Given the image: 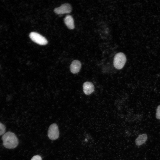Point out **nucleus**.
Wrapping results in <instances>:
<instances>
[{
	"label": "nucleus",
	"instance_id": "f257e3e1",
	"mask_svg": "<svg viewBox=\"0 0 160 160\" xmlns=\"http://www.w3.org/2000/svg\"><path fill=\"white\" fill-rule=\"evenodd\" d=\"M3 145L6 148L9 149L15 148L18 144V139L15 134L10 131L4 133L2 137Z\"/></svg>",
	"mask_w": 160,
	"mask_h": 160
},
{
	"label": "nucleus",
	"instance_id": "f03ea898",
	"mask_svg": "<svg viewBox=\"0 0 160 160\" xmlns=\"http://www.w3.org/2000/svg\"><path fill=\"white\" fill-rule=\"evenodd\" d=\"M126 61L125 55L123 53L119 52L115 55L113 60V65L117 69H122Z\"/></svg>",
	"mask_w": 160,
	"mask_h": 160
},
{
	"label": "nucleus",
	"instance_id": "7ed1b4c3",
	"mask_svg": "<svg viewBox=\"0 0 160 160\" xmlns=\"http://www.w3.org/2000/svg\"><path fill=\"white\" fill-rule=\"evenodd\" d=\"M29 36L33 41L39 45H45L48 43L47 41L44 37L36 32H31Z\"/></svg>",
	"mask_w": 160,
	"mask_h": 160
},
{
	"label": "nucleus",
	"instance_id": "20e7f679",
	"mask_svg": "<svg viewBox=\"0 0 160 160\" xmlns=\"http://www.w3.org/2000/svg\"><path fill=\"white\" fill-rule=\"evenodd\" d=\"M59 135V131L57 124L54 123L49 127L48 131V136L49 139L52 140L57 139Z\"/></svg>",
	"mask_w": 160,
	"mask_h": 160
},
{
	"label": "nucleus",
	"instance_id": "39448f33",
	"mask_svg": "<svg viewBox=\"0 0 160 160\" xmlns=\"http://www.w3.org/2000/svg\"><path fill=\"white\" fill-rule=\"evenodd\" d=\"M72 7L71 5L68 3L62 5L60 7L55 8L54 10L55 13L58 14L68 13L71 12Z\"/></svg>",
	"mask_w": 160,
	"mask_h": 160
},
{
	"label": "nucleus",
	"instance_id": "423d86ee",
	"mask_svg": "<svg viewBox=\"0 0 160 160\" xmlns=\"http://www.w3.org/2000/svg\"><path fill=\"white\" fill-rule=\"evenodd\" d=\"M84 93L87 95H89L92 93L94 90V86L93 84L90 82H84L83 85Z\"/></svg>",
	"mask_w": 160,
	"mask_h": 160
},
{
	"label": "nucleus",
	"instance_id": "0eeeda50",
	"mask_svg": "<svg viewBox=\"0 0 160 160\" xmlns=\"http://www.w3.org/2000/svg\"><path fill=\"white\" fill-rule=\"evenodd\" d=\"M81 67V63L78 60H73L71 63L70 69L71 72L73 73H76L80 70Z\"/></svg>",
	"mask_w": 160,
	"mask_h": 160
},
{
	"label": "nucleus",
	"instance_id": "6e6552de",
	"mask_svg": "<svg viewBox=\"0 0 160 160\" xmlns=\"http://www.w3.org/2000/svg\"><path fill=\"white\" fill-rule=\"evenodd\" d=\"M64 22L69 29H73L74 28V20L71 16L67 15L64 18Z\"/></svg>",
	"mask_w": 160,
	"mask_h": 160
},
{
	"label": "nucleus",
	"instance_id": "1a4fd4ad",
	"mask_svg": "<svg viewBox=\"0 0 160 160\" xmlns=\"http://www.w3.org/2000/svg\"><path fill=\"white\" fill-rule=\"evenodd\" d=\"M147 139V136L146 134L140 135L135 140V144L137 146L140 145L144 143Z\"/></svg>",
	"mask_w": 160,
	"mask_h": 160
},
{
	"label": "nucleus",
	"instance_id": "9d476101",
	"mask_svg": "<svg viewBox=\"0 0 160 160\" xmlns=\"http://www.w3.org/2000/svg\"><path fill=\"white\" fill-rule=\"evenodd\" d=\"M6 129L5 126L0 122V136L4 134L6 131Z\"/></svg>",
	"mask_w": 160,
	"mask_h": 160
},
{
	"label": "nucleus",
	"instance_id": "9b49d317",
	"mask_svg": "<svg viewBox=\"0 0 160 160\" xmlns=\"http://www.w3.org/2000/svg\"><path fill=\"white\" fill-rule=\"evenodd\" d=\"M156 117L157 119H160V105H159L157 108Z\"/></svg>",
	"mask_w": 160,
	"mask_h": 160
},
{
	"label": "nucleus",
	"instance_id": "f8f14e48",
	"mask_svg": "<svg viewBox=\"0 0 160 160\" xmlns=\"http://www.w3.org/2000/svg\"><path fill=\"white\" fill-rule=\"evenodd\" d=\"M31 160H42V158L39 155H36L33 156Z\"/></svg>",
	"mask_w": 160,
	"mask_h": 160
}]
</instances>
